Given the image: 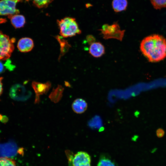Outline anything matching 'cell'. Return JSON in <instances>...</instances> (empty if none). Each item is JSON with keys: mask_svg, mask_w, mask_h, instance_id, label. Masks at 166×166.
I'll use <instances>...</instances> for the list:
<instances>
[{"mask_svg": "<svg viewBox=\"0 0 166 166\" xmlns=\"http://www.w3.org/2000/svg\"><path fill=\"white\" fill-rule=\"evenodd\" d=\"M8 118L6 116H3L2 118L1 121V122L3 123H6L8 122Z\"/></svg>", "mask_w": 166, "mask_h": 166, "instance_id": "cell-23", "label": "cell"}, {"mask_svg": "<svg viewBox=\"0 0 166 166\" xmlns=\"http://www.w3.org/2000/svg\"><path fill=\"white\" fill-rule=\"evenodd\" d=\"M100 30L104 39L113 38L120 41H122L125 31L121 30L117 22H114L110 25L105 24L102 26Z\"/></svg>", "mask_w": 166, "mask_h": 166, "instance_id": "cell-3", "label": "cell"}, {"mask_svg": "<svg viewBox=\"0 0 166 166\" xmlns=\"http://www.w3.org/2000/svg\"><path fill=\"white\" fill-rule=\"evenodd\" d=\"M7 60L4 64V66L9 70L12 71L15 68L14 67V65L11 64V61L9 59Z\"/></svg>", "mask_w": 166, "mask_h": 166, "instance_id": "cell-20", "label": "cell"}, {"mask_svg": "<svg viewBox=\"0 0 166 166\" xmlns=\"http://www.w3.org/2000/svg\"><path fill=\"white\" fill-rule=\"evenodd\" d=\"M86 38L87 42L89 44L95 42V38L92 35H88Z\"/></svg>", "mask_w": 166, "mask_h": 166, "instance_id": "cell-21", "label": "cell"}, {"mask_svg": "<svg viewBox=\"0 0 166 166\" xmlns=\"http://www.w3.org/2000/svg\"><path fill=\"white\" fill-rule=\"evenodd\" d=\"M140 49L149 61H160L166 57V39L158 34L148 36L142 40Z\"/></svg>", "mask_w": 166, "mask_h": 166, "instance_id": "cell-1", "label": "cell"}, {"mask_svg": "<svg viewBox=\"0 0 166 166\" xmlns=\"http://www.w3.org/2000/svg\"><path fill=\"white\" fill-rule=\"evenodd\" d=\"M56 38L60 44L61 54L60 57H61L68 51L70 45L66 41L62 38L61 36H57Z\"/></svg>", "mask_w": 166, "mask_h": 166, "instance_id": "cell-15", "label": "cell"}, {"mask_svg": "<svg viewBox=\"0 0 166 166\" xmlns=\"http://www.w3.org/2000/svg\"><path fill=\"white\" fill-rule=\"evenodd\" d=\"M22 0H0V15H7L9 16L19 14V11L16 8V5L17 3Z\"/></svg>", "mask_w": 166, "mask_h": 166, "instance_id": "cell-6", "label": "cell"}, {"mask_svg": "<svg viewBox=\"0 0 166 166\" xmlns=\"http://www.w3.org/2000/svg\"><path fill=\"white\" fill-rule=\"evenodd\" d=\"M4 65L0 61V74L2 73L4 71Z\"/></svg>", "mask_w": 166, "mask_h": 166, "instance_id": "cell-22", "label": "cell"}, {"mask_svg": "<svg viewBox=\"0 0 166 166\" xmlns=\"http://www.w3.org/2000/svg\"><path fill=\"white\" fill-rule=\"evenodd\" d=\"M87 104L83 99L78 98L75 99L73 102L72 107L73 111L77 114L84 113L87 108Z\"/></svg>", "mask_w": 166, "mask_h": 166, "instance_id": "cell-11", "label": "cell"}, {"mask_svg": "<svg viewBox=\"0 0 166 166\" xmlns=\"http://www.w3.org/2000/svg\"><path fill=\"white\" fill-rule=\"evenodd\" d=\"M31 94L30 91L27 90L23 85L19 84L13 85L9 92L10 96L12 99L19 101L27 100Z\"/></svg>", "mask_w": 166, "mask_h": 166, "instance_id": "cell-5", "label": "cell"}, {"mask_svg": "<svg viewBox=\"0 0 166 166\" xmlns=\"http://www.w3.org/2000/svg\"><path fill=\"white\" fill-rule=\"evenodd\" d=\"M14 38L10 39L0 31V60H6L10 57L14 49Z\"/></svg>", "mask_w": 166, "mask_h": 166, "instance_id": "cell-4", "label": "cell"}, {"mask_svg": "<svg viewBox=\"0 0 166 166\" xmlns=\"http://www.w3.org/2000/svg\"><path fill=\"white\" fill-rule=\"evenodd\" d=\"M128 4L127 0H113L112 6L115 12H119L125 10Z\"/></svg>", "mask_w": 166, "mask_h": 166, "instance_id": "cell-14", "label": "cell"}, {"mask_svg": "<svg viewBox=\"0 0 166 166\" xmlns=\"http://www.w3.org/2000/svg\"><path fill=\"white\" fill-rule=\"evenodd\" d=\"M2 116H2V115L1 114H0V121L2 120Z\"/></svg>", "mask_w": 166, "mask_h": 166, "instance_id": "cell-26", "label": "cell"}, {"mask_svg": "<svg viewBox=\"0 0 166 166\" xmlns=\"http://www.w3.org/2000/svg\"><path fill=\"white\" fill-rule=\"evenodd\" d=\"M34 46L33 40L29 38L25 37L20 39L17 44L18 50L22 52H29L32 50Z\"/></svg>", "mask_w": 166, "mask_h": 166, "instance_id": "cell-10", "label": "cell"}, {"mask_svg": "<svg viewBox=\"0 0 166 166\" xmlns=\"http://www.w3.org/2000/svg\"><path fill=\"white\" fill-rule=\"evenodd\" d=\"M90 45L89 53L93 57H99L105 53V47L100 42H95Z\"/></svg>", "mask_w": 166, "mask_h": 166, "instance_id": "cell-9", "label": "cell"}, {"mask_svg": "<svg viewBox=\"0 0 166 166\" xmlns=\"http://www.w3.org/2000/svg\"><path fill=\"white\" fill-rule=\"evenodd\" d=\"M70 166H91V158L86 152H79L73 156L69 154L68 156Z\"/></svg>", "mask_w": 166, "mask_h": 166, "instance_id": "cell-7", "label": "cell"}, {"mask_svg": "<svg viewBox=\"0 0 166 166\" xmlns=\"http://www.w3.org/2000/svg\"><path fill=\"white\" fill-rule=\"evenodd\" d=\"M3 79L2 77H0V95L1 94L2 92V81Z\"/></svg>", "mask_w": 166, "mask_h": 166, "instance_id": "cell-24", "label": "cell"}, {"mask_svg": "<svg viewBox=\"0 0 166 166\" xmlns=\"http://www.w3.org/2000/svg\"><path fill=\"white\" fill-rule=\"evenodd\" d=\"M97 166H116L110 159L105 156H102L100 159Z\"/></svg>", "mask_w": 166, "mask_h": 166, "instance_id": "cell-19", "label": "cell"}, {"mask_svg": "<svg viewBox=\"0 0 166 166\" xmlns=\"http://www.w3.org/2000/svg\"><path fill=\"white\" fill-rule=\"evenodd\" d=\"M0 166H17L15 160L7 157L0 158Z\"/></svg>", "mask_w": 166, "mask_h": 166, "instance_id": "cell-16", "label": "cell"}, {"mask_svg": "<svg viewBox=\"0 0 166 166\" xmlns=\"http://www.w3.org/2000/svg\"><path fill=\"white\" fill-rule=\"evenodd\" d=\"M34 4L39 8L47 7L53 0H32Z\"/></svg>", "mask_w": 166, "mask_h": 166, "instance_id": "cell-17", "label": "cell"}, {"mask_svg": "<svg viewBox=\"0 0 166 166\" xmlns=\"http://www.w3.org/2000/svg\"><path fill=\"white\" fill-rule=\"evenodd\" d=\"M51 83L47 81L45 83H42L36 81H33L32 83V86L35 93V104L39 103L40 101V96L43 94H46L51 87Z\"/></svg>", "mask_w": 166, "mask_h": 166, "instance_id": "cell-8", "label": "cell"}, {"mask_svg": "<svg viewBox=\"0 0 166 166\" xmlns=\"http://www.w3.org/2000/svg\"><path fill=\"white\" fill-rule=\"evenodd\" d=\"M6 21V20L5 18H0V24L5 23Z\"/></svg>", "mask_w": 166, "mask_h": 166, "instance_id": "cell-25", "label": "cell"}, {"mask_svg": "<svg viewBox=\"0 0 166 166\" xmlns=\"http://www.w3.org/2000/svg\"><path fill=\"white\" fill-rule=\"evenodd\" d=\"M10 19L11 23L15 28H22L26 23L25 18L24 16L18 14L8 16Z\"/></svg>", "mask_w": 166, "mask_h": 166, "instance_id": "cell-13", "label": "cell"}, {"mask_svg": "<svg viewBox=\"0 0 166 166\" xmlns=\"http://www.w3.org/2000/svg\"><path fill=\"white\" fill-rule=\"evenodd\" d=\"M64 90V88L61 85H58L55 89H53L49 95V98L52 102L58 103L62 97Z\"/></svg>", "mask_w": 166, "mask_h": 166, "instance_id": "cell-12", "label": "cell"}, {"mask_svg": "<svg viewBox=\"0 0 166 166\" xmlns=\"http://www.w3.org/2000/svg\"><path fill=\"white\" fill-rule=\"evenodd\" d=\"M154 8L160 9L166 7V0H150Z\"/></svg>", "mask_w": 166, "mask_h": 166, "instance_id": "cell-18", "label": "cell"}, {"mask_svg": "<svg viewBox=\"0 0 166 166\" xmlns=\"http://www.w3.org/2000/svg\"><path fill=\"white\" fill-rule=\"evenodd\" d=\"M57 24L61 37L67 38L80 34L81 31L75 18L66 17L58 20Z\"/></svg>", "mask_w": 166, "mask_h": 166, "instance_id": "cell-2", "label": "cell"}]
</instances>
